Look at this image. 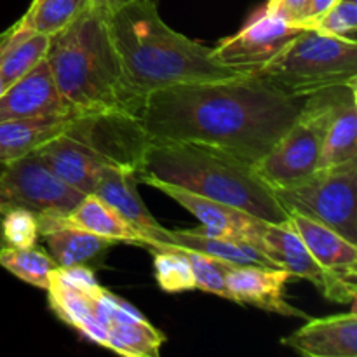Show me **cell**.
Wrapping results in <instances>:
<instances>
[{"instance_id": "obj_2", "label": "cell", "mask_w": 357, "mask_h": 357, "mask_svg": "<svg viewBox=\"0 0 357 357\" xmlns=\"http://www.w3.org/2000/svg\"><path fill=\"white\" fill-rule=\"evenodd\" d=\"M103 14L126 79L142 96L174 84L257 72L220 63L211 49L167 26L157 3L136 0Z\"/></svg>"}, {"instance_id": "obj_3", "label": "cell", "mask_w": 357, "mask_h": 357, "mask_svg": "<svg viewBox=\"0 0 357 357\" xmlns=\"http://www.w3.org/2000/svg\"><path fill=\"white\" fill-rule=\"evenodd\" d=\"M45 59L70 112L142 114L145 96L126 79L105 14L89 3L65 30L51 37Z\"/></svg>"}, {"instance_id": "obj_28", "label": "cell", "mask_w": 357, "mask_h": 357, "mask_svg": "<svg viewBox=\"0 0 357 357\" xmlns=\"http://www.w3.org/2000/svg\"><path fill=\"white\" fill-rule=\"evenodd\" d=\"M146 250L153 255V268H155V279L160 289L167 293L195 289V279L190 264L180 248L160 244V246L146 248Z\"/></svg>"}, {"instance_id": "obj_20", "label": "cell", "mask_w": 357, "mask_h": 357, "mask_svg": "<svg viewBox=\"0 0 357 357\" xmlns=\"http://www.w3.org/2000/svg\"><path fill=\"white\" fill-rule=\"evenodd\" d=\"M42 236H44L52 260L58 267L63 268L82 265V267L96 271L103 265L108 251L117 244L107 237L66 225L56 227Z\"/></svg>"}, {"instance_id": "obj_17", "label": "cell", "mask_w": 357, "mask_h": 357, "mask_svg": "<svg viewBox=\"0 0 357 357\" xmlns=\"http://www.w3.org/2000/svg\"><path fill=\"white\" fill-rule=\"evenodd\" d=\"M40 236L56 227H75L96 236L107 237L115 243H131L145 248V237L126 222L114 208L101 201L98 195L89 194L82 199L73 211L65 216H38Z\"/></svg>"}, {"instance_id": "obj_36", "label": "cell", "mask_w": 357, "mask_h": 357, "mask_svg": "<svg viewBox=\"0 0 357 357\" xmlns=\"http://www.w3.org/2000/svg\"><path fill=\"white\" fill-rule=\"evenodd\" d=\"M6 87H7V84H6V82H3V80H2V79H0V94H2V93H3V89H6Z\"/></svg>"}, {"instance_id": "obj_29", "label": "cell", "mask_w": 357, "mask_h": 357, "mask_svg": "<svg viewBox=\"0 0 357 357\" xmlns=\"http://www.w3.org/2000/svg\"><path fill=\"white\" fill-rule=\"evenodd\" d=\"M180 250L183 251L188 264H190L192 274H194L195 279V289L213 293V295H218L222 298L229 300L225 274L232 267V264H227V261L218 260V258L208 257V255L197 253V251L183 250V248H180Z\"/></svg>"}, {"instance_id": "obj_7", "label": "cell", "mask_w": 357, "mask_h": 357, "mask_svg": "<svg viewBox=\"0 0 357 357\" xmlns=\"http://www.w3.org/2000/svg\"><path fill=\"white\" fill-rule=\"evenodd\" d=\"M357 84L321 89L307 96L303 110L278 145L255 166L258 176L272 188L295 187L317 169L330 122Z\"/></svg>"}, {"instance_id": "obj_35", "label": "cell", "mask_w": 357, "mask_h": 357, "mask_svg": "<svg viewBox=\"0 0 357 357\" xmlns=\"http://www.w3.org/2000/svg\"><path fill=\"white\" fill-rule=\"evenodd\" d=\"M14 206H16V202L13 201L9 192L6 190V187H3L2 181H0V216H2L6 211H9L10 208H14Z\"/></svg>"}, {"instance_id": "obj_12", "label": "cell", "mask_w": 357, "mask_h": 357, "mask_svg": "<svg viewBox=\"0 0 357 357\" xmlns=\"http://www.w3.org/2000/svg\"><path fill=\"white\" fill-rule=\"evenodd\" d=\"M302 30L303 28L261 7L244 24L243 30L220 42L211 52L223 65L260 70Z\"/></svg>"}, {"instance_id": "obj_1", "label": "cell", "mask_w": 357, "mask_h": 357, "mask_svg": "<svg viewBox=\"0 0 357 357\" xmlns=\"http://www.w3.org/2000/svg\"><path fill=\"white\" fill-rule=\"evenodd\" d=\"M305 100L279 89L257 70L152 91L139 121L150 139L197 143L257 166L298 119Z\"/></svg>"}, {"instance_id": "obj_5", "label": "cell", "mask_w": 357, "mask_h": 357, "mask_svg": "<svg viewBox=\"0 0 357 357\" xmlns=\"http://www.w3.org/2000/svg\"><path fill=\"white\" fill-rule=\"evenodd\" d=\"M149 143L150 136L136 115L87 112L77 114L61 135L35 153L66 183L89 195L103 167L138 173Z\"/></svg>"}, {"instance_id": "obj_9", "label": "cell", "mask_w": 357, "mask_h": 357, "mask_svg": "<svg viewBox=\"0 0 357 357\" xmlns=\"http://www.w3.org/2000/svg\"><path fill=\"white\" fill-rule=\"evenodd\" d=\"M0 181L16 206L37 216H65L86 197L59 178L35 152L3 164Z\"/></svg>"}, {"instance_id": "obj_6", "label": "cell", "mask_w": 357, "mask_h": 357, "mask_svg": "<svg viewBox=\"0 0 357 357\" xmlns=\"http://www.w3.org/2000/svg\"><path fill=\"white\" fill-rule=\"evenodd\" d=\"M258 73L279 89L302 96L357 84V40L303 28Z\"/></svg>"}, {"instance_id": "obj_15", "label": "cell", "mask_w": 357, "mask_h": 357, "mask_svg": "<svg viewBox=\"0 0 357 357\" xmlns=\"http://www.w3.org/2000/svg\"><path fill=\"white\" fill-rule=\"evenodd\" d=\"M61 114H70V110L59 98L45 58L0 94V122Z\"/></svg>"}, {"instance_id": "obj_33", "label": "cell", "mask_w": 357, "mask_h": 357, "mask_svg": "<svg viewBox=\"0 0 357 357\" xmlns=\"http://www.w3.org/2000/svg\"><path fill=\"white\" fill-rule=\"evenodd\" d=\"M337 0H310L305 14V28H314V24L335 6Z\"/></svg>"}, {"instance_id": "obj_11", "label": "cell", "mask_w": 357, "mask_h": 357, "mask_svg": "<svg viewBox=\"0 0 357 357\" xmlns=\"http://www.w3.org/2000/svg\"><path fill=\"white\" fill-rule=\"evenodd\" d=\"M136 180L139 183L150 185L155 190H160L167 197H171L178 204L183 206L195 218L201 220L202 225L199 229H194L197 232L243 241V243H248L264 251V232L267 223L271 222L257 218V216L250 215V213L243 211V209L234 208V206L206 199L202 195L187 190V188L160 181L157 178L150 176V174L136 173Z\"/></svg>"}, {"instance_id": "obj_23", "label": "cell", "mask_w": 357, "mask_h": 357, "mask_svg": "<svg viewBox=\"0 0 357 357\" xmlns=\"http://www.w3.org/2000/svg\"><path fill=\"white\" fill-rule=\"evenodd\" d=\"M51 37L37 33L17 21L7 30V42L0 56V79L9 86L37 66L47 56Z\"/></svg>"}, {"instance_id": "obj_32", "label": "cell", "mask_w": 357, "mask_h": 357, "mask_svg": "<svg viewBox=\"0 0 357 357\" xmlns=\"http://www.w3.org/2000/svg\"><path fill=\"white\" fill-rule=\"evenodd\" d=\"M309 2L310 0H268L264 7L271 13L284 17L289 23L305 28V14L309 9Z\"/></svg>"}, {"instance_id": "obj_27", "label": "cell", "mask_w": 357, "mask_h": 357, "mask_svg": "<svg viewBox=\"0 0 357 357\" xmlns=\"http://www.w3.org/2000/svg\"><path fill=\"white\" fill-rule=\"evenodd\" d=\"M86 3L87 0H33L20 23L45 37H54L79 16Z\"/></svg>"}, {"instance_id": "obj_4", "label": "cell", "mask_w": 357, "mask_h": 357, "mask_svg": "<svg viewBox=\"0 0 357 357\" xmlns=\"http://www.w3.org/2000/svg\"><path fill=\"white\" fill-rule=\"evenodd\" d=\"M138 173L234 206L271 223L288 222V211L251 164L211 146L150 139Z\"/></svg>"}, {"instance_id": "obj_13", "label": "cell", "mask_w": 357, "mask_h": 357, "mask_svg": "<svg viewBox=\"0 0 357 357\" xmlns=\"http://www.w3.org/2000/svg\"><path fill=\"white\" fill-rule=\"evenodd\" d=\"M291 274L284 268L261 267V265H244L232 267L225 274V284L229 289V300L236 303L258 307L267 312L286 317L309 319L303 310L289 305L284 298V286Z\"/></svg>"}, {"instance_id": "obj_24", "label": "cell", "mask_w": 357, "mask_h": 357, "mask_svg": "<svg viewBox=\"0 0 357 357\" xmlns=\"http://www.w3.org/2000/svg\"><path fill=\"white\" fill-rule=\"evenodd\" d=\"M351 160H357V89L345 98L330 122L317 169H330Z\"/></svg>"}, {"instance_id": "obj_21", "label": "cell", "mask_w": 357, "mask_h": 357, "mask_svg": "<svg viewBox=\"0 0 357 357\" xmlns=\"http://www.w3.org/2000/svg\"><path fill=\"white\" fill-rule=\"evenodd\" d=\"M167 246L183 248L197 251L208 257L218 258L227 264L244 267V265H261V267H278L267 255L251 244L229 237H216L201 234L197 230H167ZM160 246V244H159ZM157 248V246H155ZM279 268V267H278Z\"/></svg>"}, {"instance_id": "obj_10", "label": "cell", "mask_w": 357, "mask_h": 357, "mask_svg": "<svg viewBox=\"0 0 357 357\" xmlns=\"http://www.w3.org/2000/svg\"><path fill=\"white\" fill-rule=\"evenodd\" d=\"M288 222L326 274L328 286L323 295L330 302L344 305L354 302L357 293V244L349 243L330 227L302 213L289 211Z\"/></svg>"}, {"instance_id": "obj_8", "label": "cell", "mask_w": 357, "mask_h": 357, "mask_svg": "<svg viewBox=\"0 0 357 357\" xmlns=\"http://www.w3.org/2000/svg\"><path fill=\"white\" fill-rule=\"evenodd\" d=\"M274 194L288 213H302L357 244V160L317 169L309 180Z\"/></svg>"}, {"instance_id": "obj_26", "label": "cell", "mask_w": 357, "mask_h": 357, "mask_svg": "<svg viewBox=\"0 0 357 357\" xmlns=\"http://www.w3.org/2000/svg\"><path fill=\"white\" fill-rule=\"evenodd\" d=\"M0 265L21 281L47 289L52 272L58 268L51 255L38 248H0Z\"/></svg>"}, {"instance_id": "obj_18", "label": "cell", "mask_w": 357, "mask_h": 357, "mask_svg": "<svg viewBox=\"0 0 357 357\" xmlns=\"http://www.w3.org/2000/svg\"><path fill=\"white\" fill-rule=\"evenodd\" d=\"M264 253L279 268L288 271L291 278L305 279L316 284L321 293L326 291V274L289 222L267 223L264 232Z\"/></svg>"}, {"instance_id": "obj_30", "label": "cell", "mask_w": 357, "mask_h": 357, "mask_svg": "<svg viewBox=\"0 0 357 357\" xmlns=\"http://www.w3.org/2000/svg\"><path fill=\"white\" fill-rule=\"evenodd\" d=\"M2 237L7 246L31 248L40 237V223L33 211L14 206L2 215Z\"/></svg>"}, {"instance_id": "obj_22", "label": "cell", "mask_w": 357, "mask_h": 357, "mask_svg": "<svg viewBox=\"0 0 357 357\" xmlns=\"http://www.w3.org/2000/svg\"><path fill=\"white\" fill-rule=\"evenodd\" d=\"M49 307L56 312V316L77 331L84 335L93 344L107 347L108 333L94 317L91 302L84 293L63 284L58 279H49Z\"/></svg>"}, {"instance_id": "obj_25", "label": "cell", "mask_w": 357, "mask_h": 357, "mask_svg": "<svg viewBox=\"0 0 357 357\" xmlns=\"http://www.w3.org/2000/svg\"><path fill=\"white\" fill-rule=\"evenodd\" d=\"M107 349L128 357H157L166 337L145 317L126 323H112L107 328Z\"/></svg>"}, {"instance_id": "obj_14", "label": "cell", "mask_w": 357, "mask_h": 357, "mask_svg": "<svg viewBox=\"0 0 357 357\" xmlns=\"http://www.w3.org/2000/svg\"><path fill=\"white\" fill-rule=\"evenodd\" d=\"M138 180L136 173L131 169L121 167H103L94 187V195L114 208L122 218L131 223L143 237L145 248H155L159 244H166L167 230L160 225L152 213L143 204L138 192Z\"/></svg>"}, {"instance_id": "obj_16", "label": "cell", "mask_w": 357, "mask_h": 357, "mask_svg": "<svg viewBox=\"0 0 357 357\" xmlns=\"http://www.w3.org/2000/svg\"><path fill=\"white\" fill-rule=\"evenodd\" d=\"M286 347L309 357H356L357 316L356 312L307 319L300 330L282 338Z\"/></svg>"}, {"instance_id": "obj_34", "label": "cell", "mask_w": 357, "mask_h": 357, "mask_svg": "<svg viewBox=\"0 0 357 357\" xmlns=\"http://www.w3.org/2000/svg\"><path fill=\"white\" fill-rule=\"evenodd\" d=\"M129 2H136V0H87V3H89L91 7L101 10V13H108V10L117 9V7L124 6V3H129ZM145 2H152L159 6V0H145Z\"/></svg>"}, {"instance_id": "obj_19", "label": "cell", "mask_w": 357, "mask_h": 357, "mask_svg": "<svg viewBox=\"0 0 357 357\" xmlns=\"http://www.w3.org/2000/svg\"><path fill=\"white\" fill-rule=\"evenodd\" d=\"M75 115V112H70L24 121L0 122V166L35 152L49 139L61 135Z\"/></svg>"}, {"instance_id": "obj_31", "label": "cell", "mask_w": 357, "mask_h": 357, "mask_svg": "<svg viewBox=\"0 0 357 357\" xmlns=\"http://www.w3.org/2000/svg\"><path fill=\"white\" fill-rule=\"evenodd\" d=\"M314 28L347 40H356L357 0H337L335 6L314 24Z\"/></svg>"}]
</instances>
